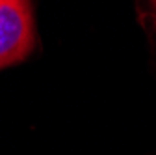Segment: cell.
<instances>
[{"mask_svg": "<svg viewBox=\"0 0 156 155\" xmlns=\"http://www.w3.org/2000/svg\"><path fill=\"white\" fill-rule=\"evenodd\" d=\"M35 25L30 0H0V69L32 54Z\"/></svg>", "mask_w": 156, "mask_h": 155, "instance_id": "obj_1", "label": "cell"}, {"mask_svg": "<svg viewBox=\"0 0 156 155\" xmlns=\"http://www.w3.org/2000/svg\"><path fill=\"white\" fill-rule=\"evenodd\" d=\"M151 4H152V8H154V15H156V0H151Z\"/></svg>", "mask_w": 156, "mask_h": 155, "instance_id": "obj_2", "label": "cell"}]
</instances>
